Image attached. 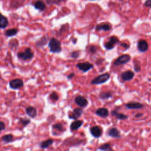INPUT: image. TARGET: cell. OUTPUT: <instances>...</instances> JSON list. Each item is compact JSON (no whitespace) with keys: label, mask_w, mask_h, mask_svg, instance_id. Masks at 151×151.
I'll return each instance as SVG.
<instances>
[{"label":"cell","mask_w":151,"mask_h":151,"mask_svg":"<svg viewBox=\"0 0 151 151\" xmlns=\"http://www.w3.org/2000/svg\"><path fill=\"white\" fill-rule=\"evenodd\" d=\"M107 134L108 136L114 138H116L119 139L121 138V135H120V131L116 128H110L109 130H108Z\"/></svg>","instance_id":"13"},{"label":"cell","mask_w":151,"mask_h":151,"mask_svg":"<svg viewBox=\"0 0 151 151\" xmlns=\"http://www.w3.org/2000/svg\"><path fill=\"white\" fill-rule=\"evenodd\" d=\"M111 115L112 116H114L117 119L119 120H125L128 119V116L125 114L119 113L117 110H113L111 112Z\"/></svg>","instance_id":"17"},{"label":"cell","mask_w":151,"mask_h":151,"mask_svg":"<svg viewBox=\"0 0 151 151\" xmlns=\"http://www.w3.org/2000/svg\"><path fill=\"white\" fill-rule=\"evenodd\" d=\"M119 42V39L116 36H112L110 37L108 39V41L105 43L104 44V47L106 50H110L114 47V46L117 43Z\"/></svg>","instance_id":"5"},{"label":"cell","mask_w":151,"mask_h":151,"mask_svg":"<svg viewBox=\"0 0 151 151\" xmlns=\"http://www.w3.org/2000/svg\"><path fill=\"white\" fill-rule=\"evenodd\" d=\"M96 114L97 116L101 118H107L109 116V110L107 108H101L96 110Z\"/></svg>","instance_id":"19"},{"label":"cell","mask_w":151,"mask_h":151,"mask_svg":"<svg viewBox=\"0 0 151 151\" xmlns=\"http://www.w3.org/2000/svg\"><path fill=\"white\" fill-rule=\"evenodd\" d=\"M111 148H112V146L109 143L103 144L98 147V149L102 150V151H106V150H108Z\"/></svg>","instance_id":"29"},{"label":"cell","mask_w":151,"mask_h":151,"mask_svg":"<svg viewBox=\"0 0 151 151\" xmlns=\"http://www.w3.org/2000/svg\"><path fill=\"white\" fill-rule=\"evenodd\" d=\"M84 122L82 120H76L71 123L70 129L72 132L77 130L80 128H81L83 125Z\"/></svg>","instance_id":"16"},{"label":"cell","mask_w":151,"mask_h":151,"mask_svg":"<svg viewBox=\"0 0 151 151\" xmlns=\"http://www.w3.org/2000/svg\"><path fill=\"white\" fill-rule=\"evenodd\" d=\"M145 5L147 7H151V0H146L145 3Z\"/></svg>","instance_id":"37"},{"label":"cell","mask_w":151,"mask_h":151,"mask_svg":"<svg viewBox=\"0 0 151 151\" xmlns=\"http://www.w3.org/2000/svg\"><path fill=\"white\" fill-rule=\"evenodd\" d=\"M9 86L11 89L18 90L24 86V82L19 78L13 79L9 83Z\"/></svg>","instance_id":"6"},{"label":"cell","mask_w":151,"mask_h":151,"mask_svg":"<svg viewBox=\"0 0 151 151\" xmlns=\"http://www.w3.org/2000/svg\"><path fill=\"white\" fill-rule=\"evenodd\" d=\"M96 29L97 31H109L111 29V25L108 23H103L99 24L96 27Z\"/></svg>","instance_id":"15"},{"label":"cell","mask_w":151,"mask_h":151,"mask_svg":"<svg viewBox=\"0 0 151 151\" xmlns=\"http://www.w3.org/2000/svg\"><path fill=\"white\" fill-rule=\"evenodd\" d=\"M49 98L52 100V101H54V102H56L59 99V94L56 92H52L50 96H49Z\"/></svg>","instance_id":"30"},{"label":"cell","mask_w":151,"mask_h":151,"mask_svg":"<svg viewBox=\"0 0 151 151\" xmlns=\"http://www.w3.org/2000/svg\"><path fill=\"white\" fill-rule=\"evenodd\" d=\"M33 5L35 9H36V10H38L40 11H44L46 8V4H44L43 1H40V0H37V1H36L33 4Z\"/></svg>","instance_id":"21"},{"label":"cell","mask_w":151,"mask_h":151,"mask_svg":"<svg viewBox=\"0 0 151 151\" xmlns=\"http://www.w3.org/2000/svg\"><path fill=\"white\" fill-rule=\"evenodd\" d=\"M138 49L140 52L144 53L148 50L149 46L148 43L144 40H141L138 43Z\"/></svg>","instance_id":"12"},{"label":"cell","mask_w":151,"mask_h":151,"mask_svg":"<svg viewBox=\"0 0 151 151\" xmlns=\"http://www.w3.org/2000/svg\"><path fill=\"white\" fill-rule=\"evenodd\" d=\"M31 120L28 118H20L19 119V123L23 126V127H26L30 123Z\"/></svg>","instance_id":"28"},{"label":"cell","mask_w":151,"mask_h":151,"mask_svg":"<svg viewBox=\"0 0 151 151\" xmlns=\"http://www.w3.org/2000/svg\"><path fill=\"white\" fill-rule=\"evenodd\" d=\"M143 115H144V114H143V113H137V114H135V117L136 118H140V117H142V116H143Z\"/></svg>","instance_id":"39"},{"label":"cell","mask_w":151,"mask_h":151,"mask_svg":"<svg viewBox=\"0 0 151 151\" xmlns=\"http://www.w3.org/2000/svg\"><path fill=\"white\" fill-rule=\"evenodd\" d=\"M134 77L135 73L131 70H126L125 72H123L120 75L121 79L124 82L130 81L134 78Z\"/></svg>","instance_id":"9"},{"label":"cell","mask_w":151,"mask_h":151,"mask_svg":"<svg viewBox=\"0 0 151 151\" xmlns=\"http://www.w3.org/2000/svg\"><path fill=\"white\" fill-rule=\"evenodd\" d=\"M134 70L135 71V72H136V73L140 72V70H141L140 62L138 60L134 61Z\"/></svg>","instance_id":"31"},{"label":"cell","mask_w":151,"mask_h":151,"mask_svg":"<svg viewBox=\"0 0 151 151\" xmlns=\"http://www.w3.org/2000/svg\"><path fill=\"white\" fill-rule=\"evenodd\" d=\"M48 40H49L48 35H44V36L41 37L39 40H38L36 42H35V46H36V47L38 48L43 47L47 44Z\"/></svg>","instance_id":"18"},{"label":"cell","mask_w":151,"mask_h":151,"mask_svg":"<svg viewBox=\"0 0 151 151\" xmlns=\"http://www.w3.org/2000/svg\"><path fill=\"white\" fill-rule=\"evenodd\" d=\"M72 43L74 44H76L77 43V38H72Z\"/></svg>","instance_id":"40"},{"label":"cell","mask_w":151,"mask_h":151,"mask_svg":"<svg viewBox=\"0 0 151 151\" xmlns=\"http://www.w3.org/2000/svg\"><path fill=\"white\" fill-rule=\"evenodd\" d=\"M5 123L3 121H1L0 122V130H1V131H3L5 130Z\"/></svg>","instance_id":"35"},{"label":"cell","mask_w":151,"mask_h":151,"mask_svg":"<svg viewBox=\"0 0 151 151\" xmlns=\"http://www.w3.org/2000/svg\"><path fill=\"white\" fill-rule=\"evenodd\" d=\"M9 21L7 18L4 15H1V21H0V29H4L8 25Z\"/></svg>","instance_id":"23"},{"label":"cell","mask_w":151,"mask_h":151,"mask_svg":"<svg viewBox=\"0 0 151 151\" xmlns=\"http://www.w3.org/2000/svg\"><path fill=\"white\" fill-rule=\"evenodd\" d=\"M130 59L131 57L129 55H123L114 60V61L113 62V65L117 66L120 65H124L129 62Z\"/></svg>","instance_id":"4"},{"label":"cell","mask_w":151,"mask_h":151,"mask_svg":"<svg viewBox=\"0 0 151 151\" xmlns=\"http://www.w3.org/2000/svg\"><path fill=\"white\" fill-rule=\"evenodd\" d=\"M120 46H122V47H124L126 50H127V49H128L129 48V45H128V44L127 43H120Z\"/></svg>","instance_id":"36"},{"label":"cell","mask_w":151,"mask_h":151,"mask_svg":"<svg viewBox=\"0 0 151 151\" xmlns=\"http://www.w3.org/2000/svg\"><path fill=\"white\" fill-rule=\"evenodd\" d=\"M88 51L91 53H93V54H94V53H96L97 50V47L96 46L91 45L88 47Z\"/></svg>","instance_id":"33"},{"label":"cell","mask_w":151,"mask_h":151,"mask_svg":"<svg viewBox=\"0 0 151 151\" xmlns=\"http://www.w3.org/2000/svg\"><path fill=\"white\" fill-rule=\"evenodd\" d=\"M90 132L92 136L95 138H99L102 135V129L98 126H94L90 129Z\"/></svg>","instance_id":"11"},{"label":"cell","mask_w":151,"mask_h":151,"mask_svg":"<svg viewBox=\"0 0 151 151\" xmlns=\"http://www.w3.org/2000/svg\"><path fill=\"white\" fill-rule=\"evenodd\" d=\"M75 74L74 73H71L67 76V78L69 80H71V79H72L75 77Z\"/></svg>","instance_id":"38"},{"label":"cell","mask_w":151,"mask_h":151,"mask_svg":"<svg viewBox=\"0 0 151 151\" xmlns=\"http://www.w3.org/2000/svg\"><path fill=\"white\" fill-rule=\"evenodd\" d=\"M125 106L128 109H141L144 107L143 104L139 102H130L126 104Z\"/></svg>","instance_id":"14"},{"label":"cell","mask_w":151,"mask_h":151,"mask_svg":"<svg viewBox=\"0 0 151 151\" xmlns=\"http://www.w3.org/2000/svg\"><path fill=\"white\" fill-rule=\"evenodd\" d=\"M17 57L23 61L30 60L34 57V52H33L30 48H26L24 51L18 53Z\"/></svg>","instance_id":"3"},{"label":"cell","mask_w":151,"mask_h":151,"mask_svg":"<svg viewBox=\"0 0 151 151\" xmlns=\"http://www.w3.org/2000/svg\"><path fill=\"white\" fill-rule=\"evenodd\" d=\"M76 67L83 73H86L93 68V65L89 62H83L77 63Z\"/></svg>","instance_id":"7"},{"label":"cell","mask_w":151,"mask_h":151,"mask_svg":"<svg viewBox=\"0 0 151 151\" xmlns=\"http://www.w3.org/2000/svg\"><path fill=\"white\" fill-rule=\"evenodd\" d=\"M106 151H115V150H114L113 149H109V150H106Z\"/></svg>","instance_id":"41"},{"label":"cell","mask_w":151,"mask_h":151,"mask_svg":"<svg viewBox=\"0 0 151 151\" xmlns=\"http://www.w3.org/2000/svg\"><path fill=\"white\" fill-rule=\"evenodd\" d=\"M110 77V74L109 73H105L102 74L93 78L91 82V84L97 85V84H102L105 83L106 82H107L109 80Z\"/></svg>","instance_id":"2"},{"label":"cell","mask_w":151,"mask_h":151,"mask_svg":"<svg viewBox=\"0 0 151 151\" xmlns=\"http://www.w3.org/2000/svg\"><path fill=\"white\" fill-rule=\"evenodd\" d=\"M49 47L50 52L53 53H60L62 51L61 42L55 38H51L49 42Z\"/></svg>","instance_id":"1"},{"label":"cell","mask_w":151,"mask_h":151,"mask_svg":"<svg viewBox=\"0 0 151 151\" xmlns=\"http://www.w3.org/2000/svg\"><path fill=\"white\" fill-rule=\"evenodd\" d=\"M1 1H3V0H1Z\"/></svg>","instance_id":"43"},{"label":"cell","mask_w":151,"mask_h":151,"mask_svg":"<svg viewBox=\"0 0 151 151\" xmlns=\"http://www.w3.org/2000/svg\"><path fill=\"white\" fill-rule=\"evenodd\" d=\"M83 113V109L80 108H76L73 110V112L69 114V119L73 120H77L80 117Z\"/></svg>","instance_id":"10"},{"label":"cell","mask_w":151,"mask_h":151,"mask_svg":"<svg viewBox=\"0 0 151 151\" xmlns=\"http://www.w3.org/2000/svg\"><path fill=\"white\" fill-rule=\"evenodd\" d=\"M61 1H63V0H48V1H47V3L49 5L59 4Z\"/></svg>","instance_id":"32"},{"label":"cell","mask_w":151,"mask_h":151,"mask_svg":"<svg viewBox=\"0 0 151 151\" xmlns=\"http://www.w3.org/2000/svg\"><path fill=\"white\" fill-rule=\"evenodd\" d=\"M13 139H14L13 135L12 134H10L4 135L1 137L2 141L4 142L5 144L11 142L12 141H13Z\"/></svg>","instance_id":"26"},{"label":"cell","mask_w":151,"mask_h":151,"mask_svg":"<svg viewBox=\"0 0 151 151\" xmlns=\"http://www.w3.org/2000/svg\"><path fill=\"white\" fill-rule=\"evenodd\" d=\"M75 102L77 105L80 106L81 108H86L88 104V100L86 98L82 96H77L75 99Z\"/></svg>","instance_id":"8"},{"label":"cell","mask_w":151,"mask_h":151,"mask_svg":"<svg viewBox=\"0 0 151 151\" xmlns=\"http://www.w3.org/2000/svg\"><path fill=\"white\" fill-rule=\"evenodd\" d=\"M52 129H54V130H58L59 132H61L65 131V128H64L63 125H62V124L60 123H55L53 125H52Z\"/></svg>","instance_id":"27"},{"label":"cell","mask_w":151,"mask_h":151,"mask_svg":"<svg viewBox=\"0 0 151 151\" xmlns=\"http://www.w3.org/2000/svg\"><path fill=\"white\" fill-rule=\"evenodd\" d=\"M25 112L28 116L31 118H35L37 114V110L32 106H29L25 109Z\"/></svg>","instance_id":"20"},{"label":"cell","mask_w":151,"mask_h":151,"mask_svg":"<svg viewBox=\"0 0 151 151\" xmlns=\"http://www.w3.org/2000/svg\"><path fill=\"white\" fill-rule=\"evenodd\" d=\"M71 57L73 59H77L80 56V53L78 51H74L71 53Z\"/></svg>","instance_id":"34"},{"label":"cell","mask_w":151,"mask_h":151,"mask_svg":"<svg viewBox=\"0 0 151 151\" xmlns=\"http://www.w3.org/2000/svg\"><path fill=\"white\" fill-rule=\"evenodd\" d=\"M90 1H96V0H90Z\"/></svg>","instance_id":"42"},{"label":"cell","mask_w":151,"mask_h":151,"mask_svg":"<svg viewBox=\"0 0 151 151\" xmlns=\"http://www.w3.org/2000/svg\"><path fill=\"white\" fill-rule=\"evenodd\" d=\"M53 142H54V140H53V139H48L46 140L41 142L40 144V147L42 149H45L51 146Z\"/></svg>","instance_id":"22"},{"label":"cell","mask_w":151,"mask_h":151,"mask_svg":"<svg viewBox=\"0 0 151 151\" xmlns=\"http://www.w3.org/2000/svg\"><path fill=\"white\" fill-rule=\"evenodd\" d=\"M99 98L102 100H106L110 98H112L113 97L112 93L111 92H102L99 95Z\"/></svg>","instance_id":"24"},{"label":"cell","mask_w":151,"mask_h":151,"mask_svg":"<svg viewBox=\"0 0 151 151\" xmlns=\"http://www.w3.org/2000/svg\"><path fill=\"white\" fill-rule=\"evenodd\" d=\"M18 31H19V30L17 29H15V28H13L11 29L7 30L5 32L4 34H5L6 37H13V36H14V35H15L18 33Z\"/></svg>","instance_id":"25"}]
</instances>
